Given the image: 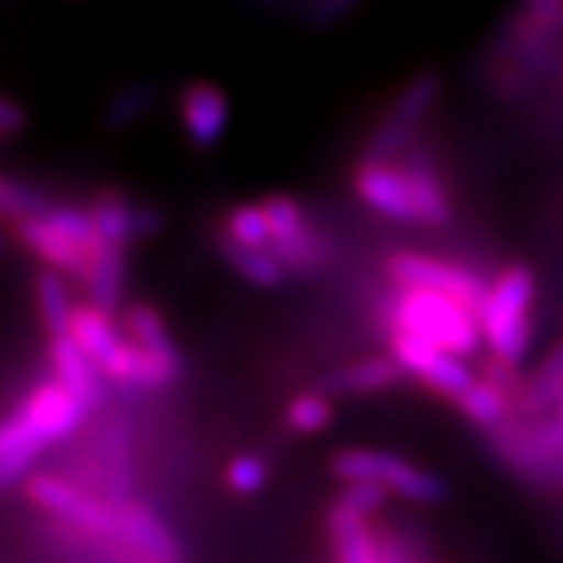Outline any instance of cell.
Segmentation results:
<instances>
[{"instance_id":"33","label":"cell","mask_w":563,"mask_h":563,"mask_svg":"<svg viewBox=\"0 0 563 563\" xmlns=\"http://www.w3.org/2000/svg\"><path fill=\"white\" fill-rule=\"evenodd\" d=\"M388 504V492L377 483H349L342 495L336 497V509L356 515V518L368 520L374 511H379Z\"/></svg>"},{"instance_id":"19","label":"cell","mask_w":563,"mask_h":563,"mask_svg":"<svg viewBox=\"0 0 563 563\" xmlns=\"http://www.w3.org/2000/svg\"><path fill=\"white\" fill-rule=\"evenodd\" d=\"M126 325V340L133 342L141 354H147L153 363H158L162 368L173 371L178 377L181 371V356H178L176 345H173L170 334H167V325H164L162 313L150 305H130L124 313Z\"/></svg>"},{"instance_id":"21","label":"cell","mask_w":563,"mask_h":563,"mask_svg":"<svg viewBox=\"0 0 563 563\" xmlns=\"http://www.w3.org/2000/svg\"><path fill=\"white\" fill-rule=\"evenodd\" d=\"M328 534L334 543L336 563H379L377 538L371 532L368 520L334 506L328 515Z\"/></svg>"},{"instance_id":"37","label":"cell","mask_w":563,"mask_h":563,"mask_svg":"<svg viewBox=\"0 0 563 563\" xmlns=\"http://www.w3.org/2000/svg\"><path fill=\"white\" fill-rule=\"evenodd\" d=\"M354 12V3L349 0H334V3H313V7L305 9V21L311 26H334L340 18L351 15Z\"/></svg>"},{"instance_id":"20","label":"cell","mask_w":563,"mask_h":563,"mask_svg":"<svg viewBox=\"0 0 563 563\" xmlns=\"http://www.w3.org/2000/svg\"><path fill=\"white\" fill-rule=\"evenodd\" d=\"M561 349L555 345L541 363V368L534 371L529 379H520L518 383V391L511 397V406L518 408L520 417L538 420V417H547L552 411H561Z\"/></svg>"},{"instance_id":"29","label":"cell","mask_w":563,"mask_h":563,"mask_svg":"<svg viewBox=\"0 0 563 563\" xmlns=\"http://www.w3.org/2000/svg\"><path fill=\"white\" fill-rule=\"evenodd\" d=\"M224 242L247 251H265L271 245V233H267L265 213L262 205H239L224 219Z\"/></svg>"},{"instance_id":"32","label":"cell","mask_w":563,"mask_h":563,"mask_svg":"<svg viewBox=\"0 0 563 563\" xmlns=\"http://www.w3.org/2000/svg\"><path fill=\"white\" fill-rule=\"evenodd\" d=\"M331 417H334V408L317 391L299 394L297 400L288 406L290 429L302 431V434H317V431L328 429Z\"/></svg>"},{"instance_id":"8","label":"cell","mask_w":563,"mask_h":563,"mask_svg":"<svg viewBox=\"0 0 563 563\" xmlns=\"http://www.w3.org/2000/svg\"><path fill=\"white\" fill-rule=\"evenodd\" d=\"M440 96V75L438 73H422L417 75L415 81H408L402 89L400 98L394 101L388 110V119L377 126V133L371 135L368 153L365 162L374 164H391L394 158L402 156V150L411 144L417 124L426 119V112L434 107Z\"/></svg>"},{"instance_id":"35","label":"cell","mask_w":563,"mask_h":563,"mask_svg":"<svg viewBox=\"0 0 563 563\" xmlns=\"http://www.w3.org/2000/svg\"><path fill=\"white\" fill-rule=\"evenodd\" d=\"M162 224L164 216L158 208H153V205H130V222H126V228H130V242L133 239L153 236V233L162 230Z\"/></svg>"},{"instance_id":"22","label":"cell","mask_w":563,"mask_h":563,"mask_svg":"<svg viewBox=\"0 0 563 563\" xmlns=\"http://www.w3.org/2000/svg\"><path fill=\"white\" fill-rule=\"evenodd\" d=\"M89 305L96 311L112 313L121 308V294H124V251L119 247H101L87 274Z\"/></svg>"},{"instance_id":"16","label":"cell","mask_w":563,"mask_h":563,"mask_svg":"<svg viewBox=\"0 0 563 563\" xmlns=\"http://www.w3.org/2000/svg\"><path fill=\"white\" fill-rule=\"evenodd\" d=\"M67 336L89 356V363L96 365L101 374L112 368V363L119 360L126 342V336H121L112 317L96 311L92 305H73Z\"/></svg>"},{"instance_id":"15","label":"cell","mask_w":563,"mask_h":563,"mask_svg":"<svg viewBox=\"0 0 563 563\" xmlns=\"http://www.w3.org/2000/svg\"><path fill=\"white\" fill-rule=\"evenodd\" d=\"M400 170L406 176L408 187H411V199H415L417 224H429V228H443L452 216V201L445 194L443 181H440L434 164H431L429 153L411 141L402 150Z\"/></svg>"},{"instance_id":"7","label":"cell","mask_w":563,"mask_h":563,"mask_svg":"<svg viewBox=\"0 0 563 563\" xmlns=\"http://www.w3.org/2000/svg\"><path fill=\"white\" fill-rule=\"evenodd\" d=\"M26 495L41 509L49 511V515L67 520L69 527L81 529L89 538H96L101 543L107 541L115 549V518H112V506H107L101 497H92L89 492L78 489L75 483L55 475L26 477Z\"/></svg>"},{"instance_id":"4","label":"cell","mask_w":563,"mask_h":563,"mask_svg":"<svg viewBox=\"0 0 563 563\" xmlns=\"http://www.w3.org/2000/svg\"><path fill=\"white\" fill-rule=\"evenodd\" d=\"M492 449L497 457L509 463L515 472L532 477L538 483L555 486L561 481V452H563V422L561 411L538 420L506 417L492 429Z\"/></svg>"},{"instance_id":"18","label":"cell","mask_w":563,"mask_h":563,"mask_svg":"<svg viewBox=\"0 0 563 563\" xmlns=\"http://www.w3.org/2000/svg\"><path fill=\"white\" fill-rule=\"evenodd\" d=\"M402 371L394 365L391 356H368L360 363L342 365L331 371L328 377L319 379L317 394L322 397H354V394H374L397 386Z\"/></svg>"},{"instance_id":"17","label":"cell","mask_w":563,"mask_h":563,"mask_svg":"<svg viewBox=\"0 0 563 563\" xmlns=\"http://www.w3.org/2000/svg\"><path fill=\"white\" fill-rule=\"evenodd\" d=\"M15 230L23 245L30 247L32 253H37V256L49 265V271L87 282L92 256H87L81 247H75L69 239L60 236L58 230L49 228V224L44 222V216L26 219V222L15 224Z\"/></svg>"},{"instance_id":"25","label":"cell","mask_w":563,"mask_h":563,"mask_svg":"<svg viewBox=\"0 0 563 563\" xmlns=\"http://www.w3.org/2000/svg\"><path fill=\"white\" fill-rule=\"evenodd\" d=\"M87 216L101 247H119V251H124V245L130 242V228H126V222H130V201L124 196L115 194V190L98 194Z\"/></svg>"},{"instance_id":"13","label":"cell","mask_w":563,"mask_h":563,"mask_svg":"<svg viewBox=\"0 0 563 563\" xmlns=\"http://www.w3.org/2000/svg\"><path fill=\"white\" fill-rule=\"evenodd\" d=\"M98 466H101V486H104L107 506H119L130 500L133 489V449H130V426L124 417H107L98 431Z\"/></svg>"},{"instance_id":"24","label":"cell","mask_w":563,"mask_h":563,"mask_svg":"<svg viewBox=\"0 0 563 563\" xmlns=\"http://www.w3.org/2000/svg\"><path fill=\"white\" fill-rule=\"evenodd\" d=\"M35 299L41 322L49 331V336H64L69 328V317H73V302H69V290L64 276L44 267L35 276Z\"/></svg>"},{"instance_id":"28","label":"cell","mask_w":563,"mask_h":563,"mask_svg":"<svg viewBox=\"0 0 563 563\" xmlns=\"http://www.w3.org/2000/svg\"><path fill=\"white\" fill-rule=\"evenodd\" d=\"M49 208H53V201L44 194H37L35 187L0 176V219L3 222L21 224L26 219L44 216Z\"/></svg>"},{"instance_id":"14","label":"cell","mask_w":563,"mask_h":563,"mask_svg":"<svg viewBox=\"0 0 563 563\" xmlns=\"http://www.w3.org/2000/svg\"><path fill=\"white\" fill-rule=\"evenodd\" d=\"M49 363H53L55 371V383L73 397V402L81 408L84 417L101 406V397H104L101 371L89 363V356L67 334L49 336Z\"/></svg>"},{"instance_id":"30","label":"cell","mask_w":563,"mask_h":563,"mask_svg":"<svg viewBox=\"0 0 563 563\" xmlns=\"http://www.w3.org/2000/svg\"><path fill=\"white\" fill-rule=\"evenodd\" d=\"M153 101H156V89L150 84H130L115 92L110 104L104 107V126L107 130H124V126L135 124L141 115H147Z\"/></svg>"},{"instance_id":"31","label":"cell","mask_w":563,"mask_h":563,"mask_svg":"<svg viewBox=\"0 0 563 563\" xmlns=\"http://www.w3.org/2000/svg\"><path fill=\"white\" fill-rule=\"evenodd\" d=\"M262 213H265L267 222V233H271V245H282V242H288L305 228V213L302 205H299L294 196L276 194L271 199L262 201ZM267 245V247H271Z\"/></svg>"},{"instance_id":"2","label":"cell","mask_w":563,"mask_h":563,"mask_svg":"<svg viewBox=\"0 0 563 563\" xmlns=\"http://www.w3.org/2000/svg\"><path fill=\"white\" fill-rule=\"evenodd\" d=\"M383 319L391 334H411L460 360L475 354L483 342L477 317L431 290L397 288L383 305Z\"/></svg>"},{"instance_id":"12","label":"cell","mask_w":563,"mask_h":563,"mask_svg":"<svg viewBox=\"0 0 563 563\" xmlns=\"http://www.w3.org/2000/svg\"><path fill=\"white\" fill-rule=\"evenodd\" d=\"M354 185H356V194L363 196L365 205H371L377 213L388 216V219H394V222L417 224V210H415V199H411V187H408L400 167H394V164L363 162L360 167H356Z\"/></svg>"},{"instance_id":"36","label":"cell","mask_w":563,"mask_h":563,"mask_svg":"<svg viewBox=\"0 0 563 563\" xmlns=\"http://www.w3.org/2000/svg\"><path fill=\"white\" fill-rule=\"evenodd\" d=\"M377 552L379 563H422V558L397 532H386L383 538H377Z\"/></svg>"},{"instance_id":"40","label":"cell","mask_w":563,"mask_h":563,"mask_svg":"<svg viewBox=\"0 0 563 563\" xmlns=\"http://www.w3.org/2000/svg\"><path fill=\"white\" fill-rule=\"evenodd\" d=\"M139 563H147V561H139Z\"/></svg>"},{"instance_id":"10","label":"cell","mask_w":563,"mask_h":563,"mask_svg":"<svg viewBox=\"0 0 563 563\" xmlns=\"http://www.w3.org/2000/svg\"><path fill=\"white\" fill-rule=\"evenodd\" d=\"M391 360L402 374L429 383L434 391L457 400L475 383V371L468 368L466 360L434 349L429 342L417 340L411 334H391Z\"/></svg>"},{"instance_id":"9","label":"cell","mask_w":563,"mask_h":563,"mask_svg":"<svg viewBox=\"0 0 563 563\" xmlns=\"http://www.w3.org/2000/svg\"><path fill=\"white\" fill-rule=\"evenodd\" d=\"M112 518H115V552L147 563H178L181 543L158 518L156 509H150L141 500H124L112 506Z\"/></svg>"},{"instance_id":"6","label":"cell","mask_w":563,"mask_h":563,"mask_svg":"<svg viewBox=\"0 0 563 563\" xmlns=\"http://www.w3.org/2000/svg\"><path fill=\"white\" fill-rule=\"evenodd\" d=\"M386 271L397 288L440 294V297L457 302L460 308H466L472 317L481 313L486 290H489L483 276L475 274L472 267L422 256V253H394V256H388Z\"/></svg>"},{"instance_id":"5","label":"cell","mask_w":563,"mask_h":563,"mask_svg":"<svg viewBox=\"0 0 563 563\" xmlns=\"http://www.w3.org/2000/svg\"><path fill=\"white\" fill-rule=\"evenodd\" d=\"M336 481L377 483L388 495H400L415 504H438L445 497V483L434 472L379 449H342L331 463Z\"/></svg>"},{"instance_id":"26","label":"cell","mask_w":563,"mask_h":563,"mask_svg":"<svg viewBox=\"0 0 563 563\" xmlns=\"http://www.w3.org/2000/svg\"><path fill=\"white\" fill-rule=\"evenodd\" d=\"M454 402H457L460 411H463L468 420L483 426V429H495V426H500V422L509 417L511 408L509 397H506L504 391H497L495 386H489V383H483V379H475V383L460 394Z\"/></svg>"},{"instance_id":"11","label":"cell","mask_w":563,"mask_h":563,"mask_svg":"<svg viewBox=\"0 0 563 563\" xmlns=\"http://www.w3.org/2000/svg\"><path fill=\"white\" fill-rule=\"evenodd\" d=\"M181 124L196 150H213L228 133V96L208 81L187 84L181 92Z\"/></svg>"},{"instance_id":"34","label":"cell","mask_w":563,"mask_h":563,"mask_svg":"<svg viewBox=\"0 0 563 563\" xmlns=\"http://www.w3.org/2000/svg\"><path fill=\"white\" fill-rule=\"evenodd\" d=\"M224 481H228L230 492H236V495H256L260 489H265L267 466L253 454H242L230 463Z\"/></svg>"},{"instance_id":"39","label":"cell","mask_w":563,"mask_h":563,"mask_svg":"<svg viewBox=\"0 0 563 563\" xmlns=\"http://www.w3.org/2000/svg\"><path fill=\"white\" fill-rule=\"evenodd\" d=\"M3 251H7V239L0 236V253H3Z\"/></svg>"},{"instance_id":"3","label":"cell","mask_w":563,"mask_h":563,"mask_svg":"<svg viewBox=\"0 0 563 563\" xmlns=\"http://www.w3.org/2000/svg\"><path fill=\"white\" fill-rule=\"evenodd\" d=\"M534 274L527 265H511L497 282L486 290L483 308L477 313L481 340L489 342L495 360L515 365L532 349V299H534Z\"/></svg>"},{"instance_id":"27","label":"cell","mask_w":563,"mask_h":563,"mask_svg":"<svg viewBox=\"0 0 563 563\" xmlns=\"http://www.w3.org/2000/svg\"><path fill=\"white\" fill-rule=\"evenodd\" d=\"M222 253L224 260L230 262V267L236 271L239 276L256 288H276L282 279H285V271H282L279 262L274 260V253L267 251H247V247H236L222 239Z\"/></svg>"},{"instance_id":"1","label":"cell","mask_w":563,"mask_h":563,"mask_svg":"<svg viewBox=\"0 0 563 563\" xmlns=\"http://www.w3.org/2000/svg\"><path fill=\"white\" fill-rule=\"evenodd\" d=\"M81 420L84 411L55 379L41 383L15 415L0 420V492L30 477L41 452L75 434Z\"/></svg>"},{"instance_id":"38","label":"cell","mask_w":563,"mask_h":563,"mask_svg":"<svg viewBox=\"0 0 563 563\" xmlns=\"http://www.w3.org/2000/svg\"><path fill=\"white\" fill-rule=\"evenodd\" d=\"M23 126H26V112H23L15 101L0 98V135L21 133Z\"/></svg>"},{"instance_id":"23","label":"cell","mask_w":563,"mask_h":563,"mask_svg":"<svg viewBox=\"0 0 563 563\" xmlns=\"http://www.w3.org/2000/svg\"><path fill=\"white\" fill-rule=\"evenodd\" d=\"M267 251L274 253V260L279 262L285 274L297 276H311L331 262V245L322 233L305 224L297 236L282 242V245H271Z\"/></svg>"}]
</instances>
